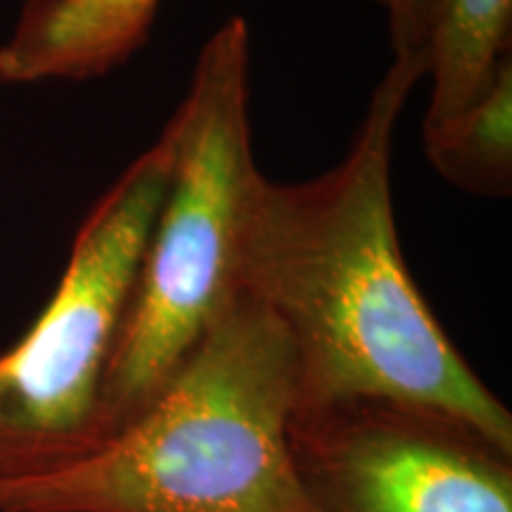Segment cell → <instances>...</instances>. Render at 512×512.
<instances>
[{"label":"cell","mask_w":512,"mask_h":512,"mask_svg":"<svg viewBox=\"0 0 512 512\" xmlns=\"http://www.w3.org/2000/svg\"><path fill=\"white\" fill-rule=\"evenodd\" d=\"M422 76L420 55L394 57L335 169L304 183L256 171L242 204L235 290L285 332L297 403H415L512 448L510 411L453 347L399 247L394 131Z\"/></svg>","instance_id":"6da1fadb"},{"label":"cell","mask_w":512,"mask_h":512,"mask_svg":"<svg viewBox=\"0 0 512 512\" xmlns=\"http://www.w3.org/2000/svg\"><path fill=\"white\" fill-rule=\"evenodd\" d=\"M297 363L235 290L155 401L91 456L0 482V512H318L290 451Z\"/></svg>","instance_id":"7a4b0ae2"},{"label":"cell","mask_w":512,"mask_h":512,"mask_svg":"<svg viewBox=\"0 0 512 512\" xmlns=\"http://www.w3.org/2000/svg\"><path fill=\"white\" fill-rule=\"evenodd\" d=\"M174 166L105 377L110 439L155 401L235 292L242 204L256 174L249 29L230 17L197 57L169 124Z\"/></svg>","instance_id":"3957f363"},{"label":"cell","mask_w":512,"mask_h":512,"mask_svg":"<svg viewBox=\"0 0 512 512\" xmlns=\"http://www.w3.org/2000/svg\"><path fill=\"white\" fill-rule=\"evenodd\" d=\"M171 166L174 138L164 128L81 223L34 328L0 354V482L48 475L110 439L107 368Z\"/></svg>","instance_id":"277c9868"},{"label":"cell","mask_w":512,"mask_h":512,"mask_svg":"<svg viewBox=\"0 0 512 512\" xmlns=\"http://www.w3.org/2000/svg\"><path fill=\"white\" fill-rule=\"evenodd\" d=\"M290 451L318 512H512V448L437 408L297 403Z\"/></svg>","instance_id":"5b68a950"},{"label":"cell","mask_w":512,"mask_h":512,"mask_svg":"<svg viewBox=\"0 0 512 512\" xmlns=\"http://www.w3.org/2000/svg\"><path fill=\"white\" fill-rule=\"evenodd\" d=\"M159 0H27L0 46V81L91 79L143 46Z\"/></svg>","instance_id":"8992f818"},{"label":"cell","mask_w":512,"mask_h":512,"mask_svg":"<svg viewBox=\"0 0 512 512\" xmlns=\"http://www.w3.org/2000/svg\"><path fill=\"white\" fill-rule=\"evenodd\" d=\"M512 0H430L420 57L432 76L425 140L463 117L510 57Z\"/></svg>","instance_id":"52a82bcc"},{"label":"cell","mask_w":512,"mask_h":512,"mask_svg":"<svg viewBox=\"0 0 512 512\" xmlns=\"http://www.w3.org/2000/svg\"><path fill=\"white\" fill-rule=\"evenodd\" d=\"M427 157L446 181L477 195H508L512 181V64L510 57L482 98L437 138Z\"/></svg>","instance_id":"ba28073f"},{"label":"cell","mask_w":512,"mask_h":512,"mask_svg":"<svg viewBox=\"0 0 512 512\" xmlns=\"http://www.w3.org/2000/svg\"><path fill=\"white\" fill-rule=\"evenodd\" d=\"M387 10L394 57L420 55L422 27L430 0H380Z\"/></svg>","instance_id":"9c48e42d"}]
</instances>
